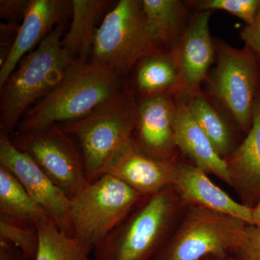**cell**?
I'll use <instances>...</instances> for the list:
<instances>
[{"label": "cell", "instance_id": "cell-1", "mask_svg": "<svg viewBox=\"0 0 260 260\" xmlns=\"http://www.w3.org/2000/svg\"><path fill=\"white\" fill-rule=\"evenodd\" d=\"M124 85L120 75L107 66L90 60L71 61L60 82L25 113L17 131L79 120L115 96Z\"/></svg>", "mask_w": 260, "mask_h": 260}, {"label": "cell", "instance_id": "cell-2", "mask_svg": "<svg viewBox=\"0 0 260 260\" xmlns=\"http://www.w3.org/2000/svg\"><path fill=\"white\" fill-rule=\"evenodd\" d=\"M188 205L174 186L145 196L93 249L94 260H153Z\"/></svg>", "mask_w": 260, "mask_h": 260}, {"label": "cell", "instance_id": "cell-3", "mask_svg": "<svg viewBox=\"0 0 260 260\" xmlns=\"http://www.w3.org/2000/svg\"><path fill=\"white\" fill-rule=\"evenodd\" d=\"M64 23L57 25L34 50L20 61L0 88V128L10 135L30 106L60 82L71 61L63 49Z\"/></svg>", "mask_w": 260, "mask_h": 260}, {"label": "cell", "instance_id": "cell-4", "mask_svg": "<svg viewBox=\"0 0 260 260\" xmlns=\"http://www.w3.org/2000/svg\"><path fill=\"white\" fill-rule=\"evenodd\" d=\"M138 107L134 90L124 85L89 115L60 124L79 146L88 182L102 176L113 157L133 139Z\"/></svg>", "mask_w": 260, "mask_h": 260}, {"label": "cell", "instance_id": "cell-5", "mask_svg": "<svg viewBox=\"0 0 260 260\" xmlns=\"http://www.w3.org/2000/svg\"><path fill=\"white\" fill-rule=\"evenodd\" d=\"M166 50L147 23L142 0H120L99 25L90 60L122 78L142 59Z\"/></svg>", "mask_w": 260, "mask_h": 260}, {"label": "cell", "instance_id": "cell-6", "mask_svg": "<svg viewBox=\"0 0 260 260\" xmlns=\"http://www.w3.org/2000/svg\"><path fill=\"white\" fill-rule=\"evenodd\" d=\"M248 223L235 217L188 205L177 228L153 260H201L233 255Z\"/></svg>", "mask_w": 260, "mask_h": 260}, {"label": "cell", "instance_id": "cell-7", "mask_svg": "<svg viewBox=\"0 0 260 260\" xmlns=\"http://www.w3.org/2000/svg\"><path fill=\"white\" fill-rule=\"evenodd\" d=\"M216 64L205 83L208 95L230 115L244 135L251 126L252 109L260 88L259 60L252 51L214 39Z\"/></svg>", "mask_w": 260, "mask_h": 260}, {"label": "cell", "instance_id": "cell-8", "mask_svg": "<svg viewBox=\"0 0 260 260\" xmlns=\"http://www.w3.org/2000/svg\"><path fill=\"white\" fill-rule=\"evenodd\" d=\"M144 197L109 174L89 182L71 199L75 237L95 248Z\"/></svg>", "mask_w": 260, "mask_h": 260}, {"label": "cell", "instance_id": "cell-9", "mask_svg": "<svg viewBox=\"0 0 260 260\" xmlns=\"http://www.w3.org/2000/svg\"><path fill=\"white\" fill-rule=\"evenodd\" d=\"M10 138L70 199L88 184L79 146L60 124L24 133L16 131Z\"/></svg>", "mask_w": 260, "mask_h": 260}, {"label": "cell", "instance_id": "cell-10", "mask_svg": "<svg viewBox=\"0 0 260 260\" xmlns=\"http://www.w3.org/2000/svg\"><path fill=\"white\" fill-rule=\"evenodd\" d=\"M0 165L14 174L60 232L69 237H75L71 199L30 155L13 144L10 135L3 132H0Z\"/></svg>", "mask_w": 260, "mask_h": 260}, {"label": "cell", "instance_id": "cell-11", "mask_svg": "<svg viewBox=\"0 0 260 260\" xmlns=\"http://www.w3.org/2000/svg\"><path fill=\"white\" fill-rule=\"evenodd\" d=\"M211 11L196 12L179 42L172 48L179 72L175 97L186 100L201 91L215 60V40L210 35Z\"/></svg>", "mask_w": 260, "mask_h": 260}, {"label": "cell", "instance_id": "cell-12", "mask_svg": "<svg viewBox=\"0 0 260 260\" xmlns=\"http://www.w3.org/2000/svg\"><path fill=\"white\" fill-rule=\"evenodd\" d=\"M175 110L176 98L172 94L140 99L133 135L135 148L155 160H181L174 135Z\"/></svg>", "mask_w": 260, "mask_h": 260}, {"label": "cell", "instance_id": "cell-13", "mask_svg": "<svg viewBox=\"0 0 260 260\" xmlns=\"http://www.w3.org/2000/svg\"><path fill=\"white\" fill-rule=\"evenodd\" d=\"M70 0H30L18 35L5 60L0 64V88L20 61L31 52L57 25L71 16Z\"/></svg>", "mask_w": 260, "mask_h": 260}, {"label": "cell", "instance_id": "cell-14", "mask_svg": "<svg viewBox=\"0 0 260 260\" xmlns=\"http://www.w3.org/2000/svg\"><path fill=\"white\" fill-rule=\"evenodd\" d=\"M180 160L162 161L150 158L135 148L132 139L113 157L102 175L114 176L139 194L148 196L174 185Z\"/></svg>", "mask_w": 260, "mask_h": 260}, {"label": "cell", "instance_id": "cell-15", "mask_svg": "<svg viewBox=\"0 0 260 260\" xmlns=\"http://www.w3.org/2000/svg\"><path fill=\"white\" fill-rule=\"evenodd\" d=\"M225 161L229 186L239 202L251 209L260 204V88L253 106L250 129Z\"/></svg>", "mask_w": 260, "mask_h": 260}, {"label": "cell", "instance_id": "cell-16", "mask_svg": "<svg viewBox=\"0 0 260 260\" xmlns=\"http://www.w3.org/2000/svg\"><path fill=\"white\" fill-rule=\"evenodd\" d=\"M187 205L218 212L252 224V210L232 198L214 184L208 174L181 159L174 185Z\"/></svg>", "mask_w": 260, "mask_h": 260}, {"label": "cell", "instance_id": "cell-17", "mask_svg": "<svg viewBox=\"0 0 260 260\" xmlns=\"http://www.w3.org/2000/svg\"><path fill=\"white\" fill-rule=\"evenodd\" d=\"M174 129L181 155L195 167L208 174H213L229 185L230 179L225 160L218 155L208 137L191 115L185 101L178 98H176Z\"/></svg>", "mask_w": 260, "mask_h": 260}, {"label": "cell", "instance_id": "cell-18", "mask_svg": "<svg viewBox=\"0 0 260 260\" xmlns=\"http://www.w3.org/2000/svg\"><path fill=\"white\" fill-rule=\"evenodd\" d=\"M184 101L217 153L225 160L242 143L239 135L244 133L230 115L224 113L223 108L203 90Z\"/></svg>", "mask_w": 260, "mask_h": 260}, {"label": "cell", "instance_id": "cell-19", "mask_svg": "<svg viewBox=\"0 0 260 260\" xmlns=\"http://www.w3.org/2000/svg\"><path fill=\"white\" fill-rule=\"evenodd\" d=\"M112 2L72 0V21L61 45L71 61L90 60L99 20L107 14Z\"/></svg>", "mask_w": 260, "mask_h": 260}, {"label": "cell", "instance_id": "cell-20", "mask_svg": "<svg viewBox=\"0 0 260 260\" xmlns=\"http://www.w3.org/2000/svg\"><path fill=\"white\" fill-rule=\"evenodd\" d=\"M135 94L140 99L172 94L175 96L179 85L177 61L172 49L152 54L135 67Z\"/></svg>", "mask_w": 260, "mask_h": 260}, {"label": "cell", "instance_id": "cell-21", "mask_svg": "<svg viewBox=\"0 0 260 260\" xmlns=\"http://www.w3.org/2000/svg\"><path fill=\"white\" fill-rule=\"evenodd\" d=\"M147 23L164 49H172L189 23V8L180 0H142Z\"/></svg>", "mask_w": 260, "mask_h": 260}, {"label": "cell", "instance_id": "cell-22", "mask_svg": "<svg viewBox=\"0 0 260 260\" xmlns=\"http://www.w3.org/2000/svg\"><path fill=\"white\" fill-rule=\"evenodd\" d=\"M0 215L37 228L52 221L28 194L14 174L0 165Z\"/></svg>", "mask_w": 260, "mask_h": 260}, {"label": "cell", "instance_id": "cell-23", "mask_svg": "<svg viewBox=\"0 0 260 260\" xmlns=\"http://www.w3.org/2000/svg\"><path fill=\"white\" fill-rule=\"evenodd\" d=\"M37 229L39 246L34 260H91L94 246L79 238L67 236L54 222L39 224Z\"/></svg>", "mask_w": 260, "mask_h": 260}, {"label": "cell", "instance_id": "cell-24", "mask_svg": "<svg viewBox=\"0 0 260 260\" xmlns=\"http://www.w3.org/2000/svg\"><path fill=\"white\" fill-rule=\"evenodd\" d=\"M0 239L18 247L29 259H35L39 246L37 228L0 215Z\"/></svg>", "mask_w": 260, "mask_h": 260}, {"label": "cell", "instance_id": "cell-25", "mask_svg": "<svg viewBox=\"0 0 260 260\" xmlns=\"http://www.w3.org/2000/svg\"><path fill=\"white\" fill-rule=\"evenodd\" d=\"M186 3L197 12L223 10L240 18L246 25L254 21L260 6V0H197Z\"/></svg>", "mask_w": 260, "mask_h": 260}, {"label": "cell", "instance_id": "cell-26", "mask_svg": "<svg viewBox=\"0 0 260 260\" xmlns=\"http://www.w3.org/2000/svg\"><path fill=\"white\" fill-rule=\"evenodd\" d=\"M236 260H260V228L248 224L242 242L232 255Z\"/></svg>", "mask_w": 260, "mask_h": 260}, {"label": "cell", "instance_id": "cell-27", "mask_svg": "<svg viewBox=\"0 0 260 260\" xmlns=\"http://www.w3.org/2000/svg\"><path fill=\"white\" fill-rule=\"evenodd\" d=\"M30 0H1L0 15L7 23H18L23 20Z\"/></svg>", "mask_w": 260, "mask_h": 260}, {"label": "cell", "instance_id": "cell-28", "mask_svg": "<svg viewBox=\"0 0 260 260\" xmlns=\"http://www.w3.org/2000/svg\"><path fill=\"white\" fill-rule=\"evenodd\" d=\"M244 47L254 53L260 61V6L254 21L246 25L240 32Z\"/></svg>", "mask_w": 260, "mask_h": 260}, {"label": "cell", "instance_id": "cell-29", "mask_svg": "<svg viewBox=\"0 0 260 260\" xmlns=\"http://www.w3.org/2000/svg\"><path fill=\"white\" fill-rule=\"evenodd\" d=\"M0 260H30L18 247L0 239Z\"/></svg>", "mask_w": 260, "mask_h": 260}, {"label": "cell", "instance_id": "cell-30", "mask_svg": "<svg viewBox=\"0 0 260 260\" xmlns=\"http://www.w3.org/2000/svg\"><path fill=\"white\" fill-rule=\"evenodd\" d=\"M252 224L260 228V204L253 208L252 209Z\"/></svg>", "mask_w": 260, "mask_h": 260}, {"label": "cell", "instance_id": "cell-31", "mask_svg": "<svg viewBox=\"0 0 260 260\" xmlns=\"http://www.w3.org/2000/svg\"><path fill=\"white\" fill-rule=\"evenodd\" d=\"M201 260H236L235 258L230 254L225 255H209L205 256Z\"/></svg>", "mask_w": 260, "mask_h": 260}, {"label": "cell", "instance_id": "cell-32", "mask_svg": "<svg viewBox=\"0 0 260 260\" xmlns=\"http://www.w3.org/2000/svg\"><path fill=\"white\" fill-rule=\"evenodd\" d=\"M259 75H260V61H259Z\"/></svg>", "mask_w": 260, "mask_h": 260}]
</instances>
